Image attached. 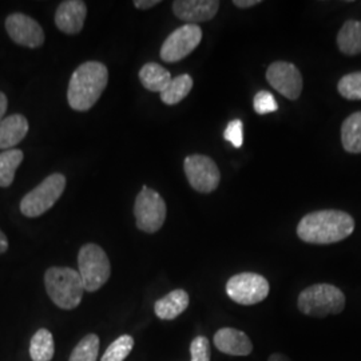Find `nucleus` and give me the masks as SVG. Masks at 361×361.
<instances>
[{
    "mask_svg": "<svg viewBox=\"0 0 361 361\" xmlns=\"http://www.w3.org/2000/svg\"><path fill=\"white\" fill-rule=\"evenodd\" d=\"M355 231V219L341 210H317L307 214L297 225L301 241L314 245L340 243Z\"/></svg>",
    "mask_w": 361,
    "mask_h": 361,
    "instance_id": "nucleus-1",
    "label": "nucleus"
},
{
    "mask_svg": "<svg viewBox=\"0 0 361 361\" xmlns=\"http://www.w3.org/2000/svg\"><path fill=\"white\" fill-rule=\"evenodd\" d=\"M109 82V70L102 62H85L73 73L67 99L75 111H87L98 102Z\"/></svg>",
    "mask_w": 361,
    "mask_h": 361,
    "instance_id": "nucleus-2",
    "label": "nucleus"
},
{
    "mask_svg": "<svg viewBox=\"0 0 361 361\" xmlns=\"http://www.w3.org/2000/svg\"><path fill=\"white\" fill-rule=\"evenodd\" d=\"M44 285L52 302L61 310H75L82 301L85 285L79 271L66 267H52L44 273Z\"/></svg>",
    "mask_w": 361,
    "mask_h": 361,
    "instance_id": "nucleus-3",
    "label": "nucleus"
},
{
    "mask_svg": "<svg viewBox=\"0 0 361 361\" xmlns=\"http://www.w3.org/2000/svg\"><path fill=\"white\" fill-rule=\"evenodd\" d=\"M297 307L300 312L310 317H326L344 310L345 296L335 285H310L300 293Z\"/></svg>",
    "mask_w": 361,
    "mask_h": 361,
    "instance_id": "nucleus-4",
    "label": "nucleus"
},
{
    "mask_svg": "<svg viewBox=\"0 0 361 361\" xmlns=\"http://www.w3.org/2000/svg\"><path fill=\"white\" fill-rule=\"evenodd\" d=\"M78 265L85 290L87 292L99 290L110 279V259L104 249L97 244H86L80 247Z\"/></svg>",
    "mask_w": 361,
    "mask_h": 361,
    "instance_id": "nucleus-5",
    "label": "nucleus"
},
{
    "mask_svg": "<svg viewBox=\"0 0 361 361\" xmlns=\"http://www.w3.org/2000/svg\"><path fill=\"white\" fill-rule=\"evenodd\" d=\"M66 177L54 173L27 193L20 202V212L28 219H35L49 212L65 192Z\"/></svg>",
    "mask_w": 361,
    "mask_h": 361,
    "instance_id": "nucleus-6",
    "label": "nucleus"
},
{
    "mask_svg": "<svg viewBox=\"0 0 361 361\" xmlns=\"http://www.w3.org/2000/svg\"><path fill=\"white\" fill-rule=\"evenodd\" d=\"M134 216L140 231L150 234L158 232L166 219V204L159 193L143 186L135 198Z\"/></svg>",
    "mask_w": 361,
    "mask_h": 361,
    "instance_id": "nucleus-7",
    "label": "nucleus"
},
{
    "mask_svg": "<svg viewBox=\"0 0 361 361\" xmlns=\"http://www.w3.org/2000/svg\"><path fill=\"white\" fill-rule=\"evenodd\" d=\"M268 280L257 273H240L226 283V293L240 305H255L264 301L269 295Z\"/></svg>",
    "mask_w": 361,
    "mask_h": 361,
    "instance_id": "nucleus-8",
    "label": "nucleus"
},
{
    "mask_svg": "<svg viewBox=\"0 0 361 361\" xmlns=\"http://www.w3.org/2000/svg\"><path fill=\"white\" fill-rule=\"evenodd\" d=\"M183 170L190 186L198 193H212L219 188L221 174L216 162L207 155L186 157Z\"/></svg>",
    "mask_w": 361,
    "mask_h": 361,
    "instance_id": "nucleus-9",
    "label": "nucleus"
},
{
    "mask_svg": "<svg viewBox=\"0 0 361 361\" xmlns=\"http://www.w3.org/2000/svg\"><path fill=\"white\" fill-rule=\"evenodd\" d=\"M202 40V30L197 25H183L174 30L161 47L164 62L174 63L186 58L198 47Z\"/></svg>",
    "mask_w": 361,
    "mask_h": 361,
    "instance_id": "nucleus-10",
    "label": "nucleus"
},
{
    "mask_svg": "<svg viewBox=\"0 0 361 361\" xmlns=\"http://www.w3.org/2000/svg\"><path fill=\"white\" fill-rule=\"evenodd\" d=\"M267 80L285 98L295 101L302 91V77L296 66L284 61L273 62L267 70Z\"/></svg>",
    "mask_w": 361,
    "mask_h": 361,
    "instance_id": "nucleus-11",
    "label": "nucleus"
},
{
    "mask_svg": "<svg viewBox=\"0 0 361 361\" xmlns=\"http://www.w3.org/2000/svg\"><path fill=\"white\" fill-rule=\"evenodd\" d=\"M6 30L15 43L28 49H38L44 43V31L42 26L25 13H11L6 19Z\"/></svg>",
    "mask_w": 361,
    "mask_h": 361,
    "instance_id": "nucleus-12",
    "label": "nucleus"
},
{
    "mask_svg": "<svg viewBox=\"0 0 361 361\" xmlns=\"http://www.w3.org/2000/svg\"><path fill=\"white\" fill-rule=\"evenodd\" d=\"M219 8L217 0H176L173 3V13L186 25L207 22L216 16Z\"/></svg>",
    "mask_w": 361,
    "mask_h": 361,
    "instance_id": "nucleus-13",
    "label": "nucleus"
},
{
    "mask_svg": "<svg viewBox=\"0 0 361 361\" xmlns=\"http://www.w3.org/2000/svg\"><path fill=\"white\" fill-rule=\"evenodd\" d=\"M87 15V6L80 0H66L59 4L55 13V25L70 35L82 31Z\"/></svg>",
    "mask_w": 361,
    "mask_h": 361,
    "instance_id": "nucleus-14",
    "label": "nucleus"
},
{
    "mask_svg": "<svg viewBox=\"0 0 361 361\" xmlns=\"http://www.w3.org/2000/svg\"><path fill=\"white\" fill-rule=\"evenodd\" d=\"M214 344L219 352L231 356H247L253 344L245 332L234 328H221L214 335Z\"/></svg>",
    "mask_w": 361,
    "mask_h": 361,
    "instance_id": "nucleus-15",
    "label": "nucleus"
},
{
    "mask_svg": "<svg viewBox=\"0 0 361 361\" xmlns=\"http://www.w3.org/2000/svg\"><path fill=\"white\" fill-rule=\"evenodd\" d=\"M28 133V121L22 114L7 116L0 122V149L11 150Z\"/></svg>",
    "mask_w": 361,
    "mask_h": 361,
    "instance_id": "nucleus-16",
    "label": "nucleus"
},
{
    "mask_svg": "<svg viewBox=\"0 0 361 361\" xmlns=\"http://www.w3.org/2000/svg\"><path fill=\"white\" fill-rule=\"evenodd\" d=\"M189 302L190 298L188 292L183 289H176L155 302V314L161 320H174L188 310Z\"/></svg>",
    "mask_w": 361,
    "mask_h": 361,
    "instance_id": "nucleus-17",
    "label": "nucleus"
},
{
    "mask_svg": "<svg viewBox=\"0 0 361 361\" xmlns=\"http://www.w3.org/2000/svg\"><path fill=\"white\" fill-rule=\"evenodd\" d=\"M337 46L344 55L361 54V20L350 19L343 25L337 34Z\"/></svg>",
    "mask_w": 361,
    "mask_h": 361,
    "instance_id": "nucleus-18",
    "label": "nucleus"
},
{
    "mask_svg": "<svg viewBox=\"0 0 361 361\" xmlns=\"http://www.w3.org/2000/svg\"><path fill=\"white\" fill-rule=\"evenodd\" d=\"M140 79L146 90L161 94L166 89V86L173 78L165 67L154 62H150V63H146L140 70Z\"/></svg>",
    "mask_w": 361,
    "mask_h": 361,
    "instance_id": "nucleus-19",
    "label": "nucleus"
},
{
    "mask_svg": "<svg viewBox=\"0 0 361 361\" xmlns=\"http://www.w3.org/2000/svg\"><path fill=\"white\" fill-rule=\"evenodd\" d=\"M343 147L353 154L361 153V111L349 116L341 126Z\"/></svg>",
    "mask_w": 361,
    "mask_h": 361,
    "instance_id": "nucleus-20",
    "label": "nucleus"
},
{
    "mask_svg": "<svg viewBox=\"0 0 361 361\" xmlns=\"http://www.w3.org/2000/svg\"><path fill=\"white\" fill-rule=\"evenodd\" d=\"M55 353V344L52 334L46 329L40 328L37 334L32 336L30 343V356L32 361H51Z\"/></svg>",
    "mask_w": 361,
    "mask_h": 361,
    "instance_id": "nucleus-21",
    "label": "nucleus"
},
{
    "mask_svg": "<svg viewBox=\"0 0 361 361\" xmlns=\"http://www.w3.org/2000/svg\"><path fill=\"white\" fill-rule=\"evenodd\" d=\"M193 89V78L189 74H182L173 78L166 89L161 92V99L165 104L173 106L183 101Z\"/></svg>",
    "mask_w": 361,
    "mask_h": 361,
    "instance_id": "nucleus-22",
    "label": "nucleus"
},
{
    "mask_svg": "<svg viewBox=\"0 0 361 361\" xmlns=\"http://www.w3.org/2000/svg\"><path fill=\"white\" fill-rule=\"evenodd\" d=\"M25 154L19 149H11L0 153V188L13 185L15 171L20 166Z\"/></svg>",
    "mask_w": 361,
    "mask_h": 361,
    "instance_id": "nucleus-23",
    "label": "nucleus"
},
{
    "mask_svg": "<svg viewBox=\"0 0 361 361\" xmlns=\"http://www.w3.org/2000/svg\"><path fill=\"white\" fill-rule=\"evenodd\" d=\"M99 353V337L94 334L85 336L74 350L68 361H97Z\"/></svg>",
    "mask_w": 361,
    "mask_h": 361,
    "instance_id": "nucleus-24",
    "label": "nucleus"
},
{
    "mask_svg": "<svg viewBox=\"0 0 361 361\" xmlns=\"http://www.w3.org/2000/svg\"><path fill=\"white\" fill-rule=\"evenodd\" d=\"M134 348V338L129 335L121 336L106 349L101 361H125Z\"/></svg>",
    "mask_w": 361,
    "mask_h": 361,
    "instance_id": "nucleus-25",
    "label": "nucleus"
},
{
    "mask_svg": "<svg viewBox=\"0 0 361 361\" xmlns=\"http://www.w3.org/2000/svg\"><path fill=\"white\" fill-rule=\"evenodd\" d=\"M337 90L348 101H361V71L350 73L338 80Z\"/></svg>",
    "mask_w": 361,
    "mask_h": 361,
    "instance_id": "nucleus-26",
    "label": "nucleus"
},
{
    "mask_svg": "<svg viewBox=\"0 0 361 361\" xmlns=\"http://www.w3.org/2000/svg\"><path fill=\"white\" fill-rule=\"evenodd\" d=\"M253 107H255L256 113L261 116L274 113L279 110V104L276 102L274 97L268 91H258L257 94L255 95Z\"/></svg>",
    "mask_w": 361,
    "mask_h": 361,
    "instance_id": "nucleus-27",
    "label": "nucleus"
},
{
    "mask_svg": "<svg viewBox=\"0 0 361 361\" xmlns=\"http://www.w3.org/2000/svg\"><path fill=\"white\" fill-rule=\"evenodd\" d=\"M190 355L192 361H210L212 359V349L210 341L204 336L195 337L190 344Z\"/></svg>",
    "mask_w": 361,
    "mask_h": 361,
    "instance_id": "nucleus-28",
    "label": "nucleus"
},
{
    "mask_svg": "<svg viewBox=\"0 0 361 361\" xmlns=\"http://www.w3.org/2000/svg\"><path fill=\"white\" fill-rule=\"evenodd\" d=\"M224 138L232 143L235 149H240L243 146V143H244V125H243V121L234 119L232 122H229V125L226 126L225 133H224Z\"/></svg>",
    "mask_w": 361,
    "mask_h": 361,
    "instance_id": "nucleus-29",
    "label": "nucleus"
},
{
    "mask_svg": "<svg viewBox=\"0 0 361 361\" xmlns=\"http://www.w3.org/2000/svg\"><path fill=\"white\" fill-rule=\"evenodd\" d=\"M161 1L159 0H135L134 1V6L138 8V10H149L154 6H158Z\"/></svg>",
    "mask_w": 361,
    "mask_h": 361,
    "instance_id": "nucleus-30",
    "label": "nucleus"
},
{
    "mask_svg": "<svg viewBox=\"0 0 361 361\" xmlns=\"http://www.w3.org/2000/svg\"><path fill=\"white\" fill-rule=\"evenodd\" d=\"M261 1L259 0H234L233 4L238 8H249L253 6H257Z\"/></svg>",
    "mask_w": 361,
    "mask_h": 361,
    "instance_id": "nucleus-31",
    "label": "nucleus"
},
{
    "mask_svg": "<svg viewBox=\"0 0 361 361\" xmlns=\"http://www.w3.org/2000/svg\"><path fill=\"white\" fill-rule=\"evenodd\" d=\"M7 106H8L7 95L0 91V122L4 119V114L7 113Z\"/></svg>",
    "mask_w": 361,
    "mask_h": 361,
    "instance_id": "nucleus-32",
    "label": "nucleus"
},
{
    "mask_svg": "<svg viewBox=\"0 0 361 361\" xmlns=\"http://www.w3.org/2000/svg\"><path fill=\"white\" fill-rule=\"evenodd\" d=\"M7 249H8V240H7L6 234L0 231V255L7 252Z\"/></svg>",
    "mask_w": 361,
    "mask_h": 361,
    "instance_id": "nucleus-33",
    "label": "nucleus"
},
{
    "mask_svg": "<svg viewBox=\"0 0 361 361\" xmlns=\"http://www.w3.org/2000/svg\"><path fill=\"white\" fill-rule=\"evenodd\" d=\"M268 361H290L288 356H285L283 353H273L269 356Z\"/></svg>",
    "mask_w": 361,
    "mask_h": 361,
    "instance_id": "nucleus-34",
    "label": "nucleus"
}]
</instances>
